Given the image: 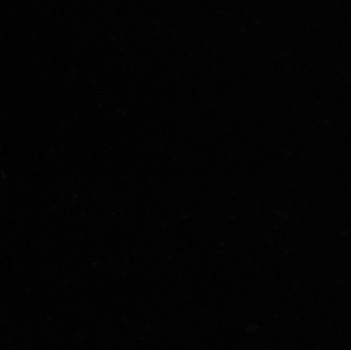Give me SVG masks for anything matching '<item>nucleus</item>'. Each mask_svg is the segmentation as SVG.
Wrapping results in <instances>:
<instances>
[]
</instances>
